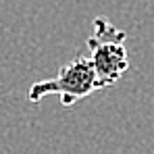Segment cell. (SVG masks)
I'll list each match as a JSON object with an SVG mask.
<instances>
[{"label":"cell","instance_id":"cell-2","mask_svg":"<svg viewBox=\"0 0 154 154\" xmlns=\"http://www.w3.org/2000/svg\"><path fill=\"white\" fill-rule=\"evenodd\" d=\"M96 90H100V83L90 56H75L71 63L63 65L54 77L35 81L29 88L27 96L29 102H42L48 96H60L63 106H71L77 100L88 98Z\"/></svg>","mask_w":154,"mask_h":154},{"label":"cell","instance_id":"cell-1","mask_svg":"<svg viewBox=\"0 0 154 154\" xmlns=\"http://www.w3.org/2000/svg\"><path fill=\"white\" fill-rule=\"evenodd\" d=\"M125 38L127 33L115 27L108 19L104 17L94 19V31L88 38V50H90L88 56L94 65L100 90L115 85L129 69Z\"/></svg>","mask_w":154,"mask_h":154}]
</instances>
